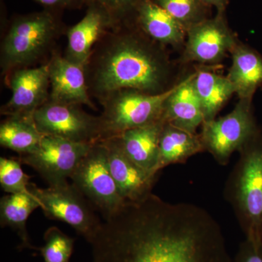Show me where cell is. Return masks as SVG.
I'll return each instance as SVG.
<instances>
[{
    "instance_id": "f546056e",
    "label": "cell",
    "mask_w": 262,
    "mask_h": 262,
    "mask_svg": "<svg viewBox=\"0 0 262 262\" xmlns=\"http://www.w3.org/2000/svg\"><path fill=\"white\" fill-rule=\"evenodd\" d=\"M207 6H214L218 10V13H224L226 10L228 0H201Z\"/></svg>"
},
{
    "instance_id": "f1b7e54d",
    "label": "cell",
    "mask_w": 262,
    "mask_h": 262,
    "mask_svg": "<svg viewBox=\"0 0 262 262\" xmlns=\"http://www.w3.org/2000/svg\"><path fill=\"white\" fill-rule=\"evenodd\" d=\"M42 5L44 9L63 12L66 10L81 9L84 6L83 0H34Z\"/></svg>"
},
{
    "instance_id": "9a60e30c",
    "label": "cell",
    "mask_w": 262,
    "mask_h": 262,
    "mask_svg": "<svg viewBox=\"0 0 262 262\" xmlns=\"http://www.w3.org/2000/svg\"><path fill=\"white\" fill-rule=\"evenodd\" d=\"M115 27L113 20L104 11L93 5L88 6L82 20L67 29L65 58L84 67L95 46Z\"/></svg>"
},
{
    "instance_id": "7c38bea8",
    "label": "cell",
    "mask_w": 262,
    "mask_h": 262,
    "mask_svg": "<svg viewBox=\"0 0 262 262\" xmlns=\"http://www.w3.org/2000/svg\"><path fill=\"white\" fill-rule=\"evenodd\" d=\"M184 59L200 63L220 61L235 47V38L224 13L206 18L188 29Z\"/></svg>"
},
{
    "instance_id": "4fadbf2b",
    "label": "cell",
    "mask_w": 262,
    "mask_h": 262,
    "mask_svg": "<svg viewBox=\"0 0 262 262\" xmlns=\"http://www.w3.org/2000/svg\"><path fill=\"white\" fill-rule=\"evenodd\" d=\"M48 63L50 78L48 100L86 105L96 110L89 94L84 66L69 61L56 51L53 52Z\"/></svg>"
},
{
    "instance_id": "ac0fdd59",
    "label": "cell",
    "mask_w": 262,
    "mask_h": 262,
    "mask_svg": "<svg viewBox=\"0 0 262 262\" xmlns=\"http://www.w3.org/2000/svg\"><path fill=\"white\" fill-rule=\"evenodd\" d=\"M191 75L180 83L169 96L164 106L163 120L174 126L196 133V128L204 122L201 101L194 90Z\"/></svg>"
},
{
    "instance_id": "4316f807",
    "label": "cell",
    "mask_w": 262,
    "mask_h": 262,
    "mask_svg": "<svg viewBox=\"0 0 262 262\" xmlns=\"http://www.w3.org/2000/svg\"><path fill=\"white\" fill-rule=\"evenodd\" d=\"M86 7L93 5L104 11L115 26L128 21L134 17L141 0H83Z\"/></svg>"
},
{
    "instance_id": "44dd1931",
    "label": "cell",
    "mask_w": 262,
    "mask_h": 262,
    "mask_svg": "<svg viewBox=\"0 0 262 262\" xmlns=\"http://www.w3.org/2000/svg\"><path fill=\"white\" fill-rule=\"evenodd\" d=\"M193 84L201 101L204 122L215 119L229 98L235 94L233 84L227 76L223 77L209 71L196 72Z\"/></svg>"
},
{
    "instance_id": "e0dca14e",
    "label": "cell",
    "mask_w": 262,
    "mask_h": 262,
    "mask_svg": "<svg viewBox=\"0 0 262 262\" xmlns=\"http://www.w3.org/2000/svg\"><path fill=\"white\" fill-rule=\"evenodd\" d=\"M144 34L158 44H180L187 30L154 0H141L131 19Z\"/></svg>"
},
{
    "instance_id": "6da1fadb",
    "label": "cell",
    "mask_w": 262,
    "mask_h": 262,
    "mask_svg": "<svg viewBox=\"0 0 262 262\" xmlns=\"http://www.w3.org/2000/svg\"><path fill=\"white\" fill-rule=\"evenodd\" d=\"M93 262H232L207 210L150 194L105 220L90 241Z\"/></svg>"
},
{
    "instance_id": "30bf717a",
    "label": "cell",
    "mask_w": 262,
    "mask_h": 262,
    "mask_svg": "<svg viewBox=\"0 0 262 262\" xmlns=\"http://www.w3.org/2000/svg\"><path fill=\"white\" fill-rule=\"evenodd\" d=\"M94 144L75 142L53 136H43L34 152L20 155V163L37 170L49 186L67 184L81 160Z\"/></svg>"
},
{
    "instance_id": "8992f818",
    "label": "cell",
    "mask_w": 262,
    "mask_h": 262,
    "mask_svg": "<svg viewBox=\"0 0 262 262\" xmlns=\"http://www.w3.org/2000/svg\"><path fill=\"white\" fill-rule=\"evenodd\" d=\"M70 179L95 209L102 213L104 220L125 204L110 170L107 151L102 141L93 144Z\"/></svg>"
},
{
    "instance_id": "7402d4cb",
    "label": "cell",
    "mask_w": 262,
    "mask_h": 262,
    "mask_svg": "<svg viewBox=\"0 0 262 262\" xmlns=\"http://www.w3.org/2000/svg\"><path fill=\"white\" fill-rule=\"evenodd\" d=\"M43 136L33 117L8 116L0 125L1 146L20 155L34 152L39 147Z\"/></svg>"
},
{
    "instance_id": "7a4b0ae2",
    "label": "cell",
    "mask_w": 262,
    "mask_h": 262,
    "mask_svg": "<svg viewBox=\"0 0 262 262\" xmlns=\"http://www.w3.org/2000/svg\"><path fill=\"white\" fill-rule=\"evenodd\" d=\"M154 43L132 20L108 31L84 66L91 97L99 101L125 89L149 94L167 91L166 61Z\"/></svg>"
},
{
    "instance_id": "d4e9b609",
    "label": "cell",
    "mask_w": 262,
    "mask_h": 262,
    "mask_svg": "<svg viewBox=\"0 0 262 262\" xmlns=\"http://www.w3.org/2000/svg\"><path fill=\"white\" fill-rule=\"evenodd\" d=\"M45 245L39 248L45 262H69L75 239L56 227H50L44 234Z\"/></svg>"
},
{
    "instance_id": "cb8c5ba5",
    "label": "cell",
    "mask_w": 262,
    "mask_h": 262,
    "mask_svg": "<svg viewBox=\"0 0 262 262\" xmlns=\"http://www.w3.org/2000/svg\"><path fill=\"white\" fill-rule=\"evenodd\" d=\"M187 30L206 19L207 8L201 0H154Z\"/></svg>"
},
{
    "instance_id": "3957f363",
    "label": "cell",
    "mask_w": 262,
    "mask_h": 262,
    "mask_svg": "<svg viewBox=\"0 0 262 262\" xmlns=\"http://www.w3.org/2000/svg\"><path fill=\"white\" fill-rule=\"evenodd\" d=\"M63 12L43 9L19 15L10 20L0 50L3 75L18 69L32 67L56 51V41L68 27L62 20Z\"/></svg>"
},
{
    "instance_id": "83f0119b",
    "label": "cell",
    "mask_w": 262,
    "mask_h": 262,
    "mask_svg": "<svg viewBox=\"0 0 262 262\" xmlns=\"http://www.w3.org/2000/svg\"><path fill=\"white\" fill-rule=\"evenodd\" d=\"M234 262H262V243L245 239L239 245Z\"/></svg>"
},
{
    "instance_id": "9c48e42d",
    "label": "cell",
    "mask_w": 262,
    "mask_h": 262,
    "mask_svg": "<svg viewBox=\"0 0 262 262\" xmlns=\"http://www.w3.org/2000/svg\"><path fill=\"white\" fill-rule=\"evenodd\" d=\"M33 119L42 135L88 144L99 141V117L89 115L80 105L48 100L36 110Z\"/></svg>"
},
{
    "instance_id": "ffe728a7",
    "label": "cell",
    "mask_w": 262,
    "mask_h": 262,
    "mask_svg": "<svg viewBox=\"0 0 262 262\" xmlns=\"http://www.w3.org/2000/svg\"><path fill=\"white\" fill-rule=\"evenodd\" d=\"M160 170L172 164L184 163L193 155L206 151L201 135L165 122L160 137Z\"/></svg>"
},
{
    "instance_id": "603a6c76",
    "label": "cell",
    "mask_w": 262,
    "mask_h": 262,
    "mask_svg": "<svg viewBox=\"0 0 262 262\" xmlns=\"http://www.w3.org/2000/svg\"><path fill=\"white\" fill-rule=\"evenodd\" d=\"M41 208L40 203L30 192L9 194L0 201L2 227H10L18 234L22 247L35 248L29 243L27 222L34 210Z\"/></svg>"
},
{
    "instance_id": "ba28073f",
    "label": "cell",
    "mask_w": 262,
    "mask_h": 262,
    "mask_svg": "<svg viewBox=\"0 0 262 262\" xmlns=\"http://www.w3.org/2000/svg\"><path fill=\"white\" fill-rule=\"evenodd\" d=\"M28 190L39 202L45 214L68 224L89 242L102 223L95 214L94 206L73 184L42 189L29 183Z\"/></svg>"
},
{
    "instance_id": "484cf974",
    "label": "cell",
    "mask_w": 262,
    "mask_h": 262,
    "mask_svg": "<svg viewBox=\"0 0 262 262\" xmlns=\"http://www.w3.org/2000/svg\"><path fill=\"white\" fill-rule=\"evenodd\" d=\"M20 160L0 158V184L2 189L9 194L28 192L29 179L22 170Z\"/></svg>"
},
{
    "instance_id": "277c9868",
    "label": "cell",
    "mask_w": 262,
    "mask_h": 262,
    "mask_svg": "<svg viewBox=\"0 0 262 262\" xmlns=\"http://www.w3.org/2000/svg\"><path fill=\"white\" fill-rule=\"evenodd\" d=\"M239 158L225 186V199L232 206L246 239L262 243V134L239 151Z\"/></svg>"
},
{
    "instance_id": "5bb4252c",
    "label": "cell",
    "mask_w": 262,
    "mask_h": 262,
    "mask_svg": "<svg viewBox=\"0 0 262 262\" xmlns=\"http://www.w3.org/2000/svg\"><path fill=\"white\" fill-rule=\"evenodd\" d=\"M102 142L107 151L110 170L125 203L141 201L151 194L158 173L148 171L133 162L115 139Z\"/></svg>"
},
{
    "instance_id": "8fae6325",
    "label": "cell",
    "mask_w": 262,
    "mask_h": 262,
    "mask_svg": "<svg viewBox=\"0 0 262 262\" xmlns=\"http://www.w3.org/2000/svg\"><path fill=\"white\" fill-rule=\"evenodd\" d=\"M12 96L1 108L2 115L33 117L47 102L50 95L48 63L18 69L8 76Z\"/></svg>"
},
{
    "instance_id": "2e32d148",
    "label": "cell",
    "mask_w": 262,
    "mask_h": 262,
    "mask_svg": "<svg viewBox=\"0 0 262 262\" xmlns=\"http://www.w3.org/2000/svg\"><path fill=\"white\" fill-rule=\"evenodd\" d=\"M165 121L125 131L113 138L133 162L148 171L159 173L160 137Z\"/></svg>"
},
{
    "instance_id": "d6986e66",
    "label": "cell",
    "mask_w": 262,
    "mask_h": 262,
    "mask_svg": "<svg viewBox=\"0 0 262 262\" xmlns=\"http://www.w3.org/2000/svg\"><path fill=\"white\" fill-rule=\"evenodd\" d=\"M231 53L232 66L227 77L239 99L252 100L262 85V56L244 45H236Z\"/></svg>"
},
{
    "instance_id": "52a82bcc",
    "label": "cell",
    "mask_w": 262,
    "mask_h": 262,
    "mask_svg": "<svg viewBox=\"0 0 262 262\" xmlns=\"http://www.w3.org/2000/svg\"><path fill=\"white\" fill-rule=\"evenodd\" d=\"M202 127L205 149L222 165L261 133L253 115L252 100L248 99H239L228 115L204 122Z\"/></svg>"
},
{
    "instance_id": "5b68a950",
    "label": "cell",
    "mask_w": 262,
    "mask_h": 262,
    "mask_svg": "<svg viewBox=\"0 0 262 262\" xmlns=\"http://www.w3.org/2000/svg\"><path fill=\"white\" fill-rule=\"evenodd\" d=\"M177 85L158 94L136 90H120L100 100L103 111L98 116L99 141L113 139L125 131L163 120L165 101Z\"/></svg>"
}]
</instances>
